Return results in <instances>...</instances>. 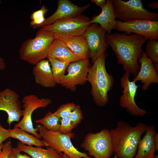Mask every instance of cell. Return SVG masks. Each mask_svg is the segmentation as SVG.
<instances>
[{"instance_id": "obj_1", "label": "cell", "mask_w": 158, "mask_h": 158, "mask_svg": "<svg viewBox=\"0 0 158 158\" xmlns=\"http://www.w3.org/2000/svg\"><path fill=\"white\" fill-rule=\"evenodd\" d=\"M106 40L116 55L118 63L123 66L125 72L135 76L140 68L138 61L142 52V47L147 40L137 34L115 32L106 34Z\"/></svg>"}, {"instance_id": "obj_2", "label": "cell", "mask_w": 158, "mask_h": 158, "mask_svg": "<svg viewBox=\"0 0 158 158\" xmlns=\"http://www.w3.org/2000/svg\"><path fill=\"white\" fill-rule=\"evenodd\" d=\"M147 126L139 123L133 126L122 120L110 130L115 156L118 158H134L141 137Z\"/></svg>"}, {"instance_id": "obj_3", "label": "cell", "mask_w": 158, "mask_h": 158, "mask_svg": "<svg viewBox=\"0 0 158 158\" xmlns=\"http://www.w3.org/2000/svg\"><path fill=\"white\" fill-rule=\"evenodd\" d=\"M107 54L105 53L98 57L89 67L87 80L91 84V93L93 101L99 107L106 105L108 102V92L113 86L114 80L107 72L105 61Z\"/></svg>"}, {"instance_id": "obj_4", "label": "cell", "mask_w": 158, "mask_h": 158, "mask_svg": "<svg viewBox=\"0 0 158 158\" xmlns=\"http://www.w3.org/2000/svg\"><path fill=\"white\" fill-rule=\"evenodd\" d=\"M55 38L53 33L41 28L34 38L29 39L22 44L19 51L20 58L32 65L47 58Z\"/></svg>"}, {"instance_id": "obj_5", "label": "cell", "mask_w": 158, "mask_h": 158, "mask_svg": "<svg viewBox=\"0 0 158 158\" xmlns=\"http://www.w3.org/2000/svg\"><path fill=\"white\" fill-rule=\"evenodd\" d=\"M36 127L46 147L49 146L58 151L63 152L69 158L88 157L86 154L79 151L73 145L71 139L74 136V133L71 134H65L59 130H49L40 124H37Z\"/></svg>"}, {"instance_id": "obj_6", "label": "cell", "mask_w": 158, "mask_h": 158, "mask_svg": "<svg viewBox=\"0 0 158 158\" xmlns=\"http://www.w3.org/2000/svg\"><path fill=\"white\" fill-rule=\"evenodd\" d=\"M112 4L116 18L127 22L137 20L158 21V13L150 12L144 7L141 0H113Z\"/></svg>"}, {"instance_id": "obj_7", "label": "cell", "mask_w": 158, "mask_h": 158, "mask_svg": "<svg viewBox=\"0 0 158 158\" xmlns=\"http://www.w3.org/2000/svg\"><path fill=\"white\" fill-rule=\"evenodd\" d=\"M80 147L94 158H110L114 153L111 133L106 128L97 133H88Z\"/></svg>"}, {"instance_id": "obj_8", "label": "cell", "mask_w": 158, "mask_h": 158, "mask_svg": "<svg viewBox=\"0 0 158 158\" xmlns=\"http://www.w3.org/2000/svg\"><path fill=\"white\" fill-rule=\"evenodd\" d=\"M90 20L89 18L80 15L56 21L42 28L53 33L56 38H65L83 35L91 24Z\"/></svg>"}, {"instance_id": "obj_9", "label": "cell", "mask_w": 158, "mask_h": 158, "mask_svg": "<svg viewBox=\"0 0 158 158\" xmlns=\"http://www.w3.org/2000/svg\"><path fill=\"white\" fill-rule=\"evenodd\" d=\"M23 103L22 119L14 125V127L19 128L28 133L33 135L38 138L42 139L37 127H33L32 116L33 112L37 109L47 107L51 101L48 98H39L34 94L26 95L22 100Z\"/></svg>"}, {"instance_id": "obj_10", "label": "cell", "mask_w": 158, "mask_h": 158, "mask_svg": "<svg viewBox=\"0 0 158 158\" xmlns=\"http://www.w3.org/2000/svg\"><path fill=\"white\" fill-rule=\"evenodd\" d=\"M115 29L127 34L133 33L141 35L147 40L158 39V21L140 19L123 22L118 20Z\"/></svg>"}, {"instance_id": "obj_11", "label": "cell", "mask_w": 158, "mask_h": 158, "mask_svg": "<svg viewBox=\"0 0 158 158\" xmlns=\"http://www.w3.org/2000/svg\"><path fill=\"white\" fill-rule=\"evenodd\" d=\"M130 73L125 72L121 79V85L123 89L122 95L120 98V105L126 109L131 115L142 117L148 113L145 110L139 108L135 101L138 88L135 81L129 80Z\"/></svg>"}, {"instance_id": "obj_12", "label": "cell", "mask_w": 158, "mask_h": 158, "mask_svg": "<svg viewBox=\"0 0 158 158\" xmlns=\"http://www.w3.org/2000/svg\"><path fill=\"white\" fill-rule=\"evenodd\" d=\"M106 32L98 24L93 23L90 25L83 34L92 63L105 53L108 47L106 40Z\"/></svg>"}, {"instance_id": "obj_13", "label": "cell", "mask_w": 158, "mask_h": 158, "mask_svg": "<svg viewBox=\"0 0 158 158\" xmlns=\"http://www.w3.org/2000/svg\"><path fill=\"white\" fill-rule=\"evenodd\" d=\"M89 65V58L70 63L67 68L68 73L60 84L67 89L75 91L76 85L84 84L87 81Z\"/></svg>"}, {"instance_id": "obj_14", "label": "cell", "mask_w": 158, "mask_h": 158, "mask_svg": "<svg viewBox=\"0 0 158 158\" xmlns=\"http://www.w3.org/2000/svg\"><path fill=\"white\" fill-rule=\"evenodd\" d=\"M19 95L9 88L0 91V110L6 112L7 122L9 126L14 122H19L22 116V110Z\"/></svg>"}, {"instance_id": "obj_15", "label": "cell", "mask_w": 158, "mask_h": 158, "mask_svg": "<svg viewBox=\"0 0 158 158\" xmlns=\"http://www.w3.org/2000/svg\"><path fill=\"white\" fill-rule=\"evenodd\" d=\"M57 8L55 12L51 16L46 19L42 24L34 26L33 29L51 25L55 21L81 15V13L90 6L88 4L79 7L68 0H59Z\"/></svg>"}, {"instance_id": "obj_16", "label": "cell", "mask_w": 158, "mask_h": 158, "mask_svg": "<svg viewBox=\"0 0 158 158\" xmlns=\"http://www.w3.org/2000/svg\"><path fill=\"white\" fill-rule=\"evenodd\" d=\"M138 61L140 64V68L132 80L135 82L140 81L143 84L142 89L146 90L151 84L158 83V71L155 69L152 61L146 56L144 51H142Z\"/></svg>"}, {"instance_id": "obj_17", "label": "cell", "mask_w": 158, "mask_h": 158, "mask_svg": "<svg viewBox=\"0 0 158 158\" xmlns=\"http://www.w3.org/2000/svg\"><path fill=\"white\" fill-rule=\"evenodd\" d=\"M145 134L138 144L134 158H152L156 151L155 137L156 133L154 126H147Z\"/></svg>"}, {"instance_id": "obj_18", "label": "cell", "mask_w": 158, "mask_h": 158, "mask_svg": "<svg viewBox=\"0 0 158 158\" xmlns=\"http://www.w3.org/2000/svg\"><path fill=\"white\" fill-rule=\"evenodd\" d=\"M32 73L37 84L46 87L56 85L48 60H42L35 65Z\"/></svg>"}, {"instance_id": "obj_19", "label": "cell", "mask_w": 158, "mask_h": 158, "mask_svg": "<svg viewBox=\"0 0 158 158\" xmlns=\"http://www.w3.org/2000/svg\"><path fill=\"white\" fill-rule=\"evenodd\" d=\"M102 10L99 14L93 16L90 23L99 25L108 34H110L112 30L115 29L116 21L112 0H107L104 7Z\"/></svg>"}, {"instance_id": "obj_20", "label": "cell", "mask_w": 158, "mask_h": 158, "mask_svg": "<svg viewBox=\"0 0 158 158\" xmlns=\"http://www.w3.org/2000/svg\"><path fill=\"white\" fill-rule=\"evenodd\" d=\"M70 63L82 59L75 55L61 40L55 38L54 40L48 57Z\"/></svg>"}, {"instance_id": "obj_21", "label": "cell", "mask_w": 158, "mask_h": 158, "mask_svg": "<svg viewBox=\"0 0 158 158\" xmlns=\"http://www.w3.org/2000/svg\"><path fill=\"white\" fill-rule=\"evenodd\" d=\"M46 147L47 148L44 149L41 147L28 145L18 142L16 147L21 152L25 153L32 158H62L63 153L50 147Z\"/></svg>"}, {"instance_id": "obj_22", "label": "cell", "mask_w": 158, "mask_h": 158, "mask_svg": "<svg viewBox=\"0 0 158 158\" xmlns=\"http://www.w3.org/2000/svg\"><path fill=\"white\" fill-rule=\"evenodd\" d=\"M59 39L78 57L82 59L90 57L87 41L83 35Z\"/></svg>"}, {"instance_id": "obj_23", "label": "cell", "mask_w": 158, "mask_h": 158, "mask_svg": "<svg viewBox=\"0 0 158 158\" xmlns=\"http://www.w3.org/2000/svg\"><path fill=\"white\" fill-rule=\"evenodd\" d=\"M9 132L10 137L17 139L24 144L38 147L46 146L42 139L19 128L14 127L13 129H9Z\"/></svg>"}, {"instance_id": "obj_24", "label": "cell", "mask_w": 158, "mask_h": 158, "mask_svg": "<svg viewBox=\"0 0 158 158\" xmlns=\"http://www.w3.org/2000/svg\"><path fill=\"white\" fill-rule=\"evenodd\" d=\"M51 65V69L54 80L57 84H61L65 74V71L69 63L58 59L47 58Z\"/></svg>"}, {"instance_id": "obj_25", "label": "cell", "mask_w": 158, "mask_h": 158, "mask_svg": "<svg viewBox=\"0 0 158 158\" xmlns=\"http://www.w3.org/2000/svg\"><path fill=\"white\" fill-rule=\"evenodd\" d=\"M60 119L54 112L49 111L43 118L35 120V122L40 124L48 130L58 131L60 128Z\"/></svg>"}, {"instance_id": "obj_26", "label": "cell", "mask_w": 158, "mask_h": 158, "mask_svg": "<svg viewBox=\"0 0 158 158\" xmlns=\"http://www.w3.org/2000/svg\"><path fill=\"white\" fill-rule=\"evenodd\" d=\"M144 51L152 61L155 69L158 71V42L156 40H149L146 43Z\"/></svg>"}, {"instance_id": "obj_27", "label": "cell", "mask_w": 158, "mask_h": 158, "mask_svg": "<svg viewBox=\"0 0 158 158\" xmlns=\"http://www.w3.org/2000/svg\"><path fill=\"white\" fill-rule=\"evenodd\" d=\"M75 105L72 103H68L62 104L54 112L60 118L69 117Z\"/></svg>"}, {"instance_id": "obj_28", "label": "cell", "mask_w": 158, "mask_h": 158, "mask_svg": "<svg viewBox=\"0 0 158 158\" xmlns=\"http://www.w3.org/2000/svg\"><path fill=\"white\" fill-rule=\"evenodd\" d=\"M69 117L73 128H75L84 119L80 107L79 105H75Z\"/></svg>"}, {"instance_id": "obj_29", "label": "cell", "mask_w": 158, "mask_h": 158, "mask_svg": "<svg viewBox=\"0 0 158 158\" xmlns=\"http://www.w3.org/2000/svg\"><path fill=\"white\" fill-rule=\"evenodd\" d=\"M59 131L65 134H71L73 133L72 130L74 129L69 117L61 118Z\"/></svg>"}, {"instance_id": "obj_30", "label": "cell", "mask_w": 158, "mask_h": 158, "mask_svg": "<svg viewBox=\"0 0 158 158\" xmlns=\"http://www.w3.org/2000/svg\"><path fill=\"white\" fill-rule=\"evenodd\" d=\"M48 11V9L43 5L40 9L32 13L30 15V18L32 20L44 17Z\"/></svg>"}, {"instance_id": "obj_31", "label": "cell", "mask_w": 158, "mask_h": 158, "mask_svg": "<svg viewBox=\"0 0 158 158\" xmlns=\"http://www.w3.org/2000/svg\"><path fill=\"white\" fill-rule=\"evenodd\" d=\"M13 148L11 142L8 141L3 144L0 158H8L9 154Z\"/></svg>"}, {"instance_id": "obj_32", "label": "cell", "mask_w": 158, "mask_h": 158, "mask_svg": "<svg viewBox=\"0 0 158 158\" xmlns=\"http://www.w3.org/2000/svg\"><path fill=\"white\" fill-rule=\"evenodd\" d=\"M21 152L17 147H13L8 158H31L26 154H22Z\"/></svg>"}, {"instance_id": "obj_33", "label": "cell", "mask_w": 158, "mask_h": 158, "mask_svg": "<svg viewBox=\"0 0 158 158\" xmlns=\"http://www.w3.org/2000/svg\"><path fill=\"white\" fill-rule=\"evenodd\" d=\"M9 138H10L9 129L3 128L0 122V145Z\"/></svg>"}, {"instance_id": "obj_34", "label": "cell", "mask_w": 158, "mask_h": 158, "mask_svg": "<svg viewBox=\"0 0 158 158\" xmlns=\"http://www.w3.org/2000/svg\"><path fill=\"white\" fill-rule=\"evenodd\" d=\"M46 18L44 17H43L40 18L32 20L30 23V25L31 27L38 25L42 24L45 21Z\"/></svg>"}, {"instance_id": "obj_35", "label": "cell", "mask_w": 158, "mask_h": 158, "mask_svg": "<svg viewBox=\"0 0 158 158\" xmlns=\"http://www.w3.org/2000/svg\"><path fill=\"white\" fill-rule=\"evenodd\" d=\"M91 1L100 7L102 9L104 7L106 1L105 0H91Z\"/></svg>"}, {"instance_id": "obj_36", "label": "cell", "mask_w": 158, "mask_h": 158, "mask_svg": "<svg viewBox=\"0 0 158 158\" xmlns=\"http://www.w3.org/2000/svg\"><path fill=\"white\" fill-rule=\"evenodd\" d=\"M148 7L152 9H157L158 8V2L157 1H152L148 4Z\"/></svg>"}, {"instance_id": "obj_37", "label": "cell", "mask_w": 158, "mask_h": 158, "mask_svg": "<svg viewBox=\"0 0 158 158\" xmlns=\"http://www.w3.org/2000/svg\"><path fill=\"white\" fill-rule=\"evenodd\" d=\"M6 68V64L4 60L0 57V71L4 70Z\"/></svg>"}, {"instance_id": "obj_38", "label": "cell", "mask_w": 158, "mask_h": 158, "mask_svg": "<svg viewBox=\"0 0 158 158\" xmlns=\"http://www.w3.org/2000/svg\"><path fill=\"white\" fill-rule=\"evenodd\" d=\"M155 142L156 150H158V133H156L155 137Z\"/></svg>"}, {"instance_id": "obj_39", "label": "cell", "mask_w": 158, "mask_h": 158, "mask_svg": "<svg viewBox=\"0 0 158 158\" xmlns=\"http://www.w3.org/2000/svg\"><path fill=\"white\" fill-rule=\"evenodd\" d=\"M62 158H69V157L65 154L63 153Z\"/></svg>"}, {"instance_id": "obj_40", "label": "cell", "mask_w": 158, "mask_h": 158, "mask_svg": "<svg viewBox=\"0 0 158 158\" xmlns=\"http://www.w3.org/2000/svg\"><path fill=\"white\" fill-rule=\"evenodd\" d=\"M3 144H2L1 145H0V154L1 152L3 146Z\"/></svg>"}, {"instance_id": "obj_41", "label": "cell", "mask_w": 158, "mask_h": 158, "mask_svg": "<svg viewBox=\"0 0 158 158\" xmlns=\"http://www.w3.org/2000/svg\"><path fill=\"white\" fill-rule=\"evenodd\" d=\"M87 158H94L93 157H88ZM114 158H118L116 156H115Z\"/></svg>"}, {"instance_id": "obj_42", "label": "cell", "mask_w": 158, "mask_h": 158, "mask_svg": "<svg viewBox=\"0 0 158 158\" xmlns=\"http://www.w3.org/2000/svg\"><path fill=\"white\" fill-rule=\"evenodd\" d=\"M153 158H158V155H154L153 157Z\"/></svg>"}, {"instance_id": "obj_43", "label": "cell", "mask_w": 158, "mask_h": 158, "mask_svg": "<svg viewBox=\"0 0 158 158\" xmlns=\"http://www.w3.org/2000/svg\"></svg>"}]
</instances>
